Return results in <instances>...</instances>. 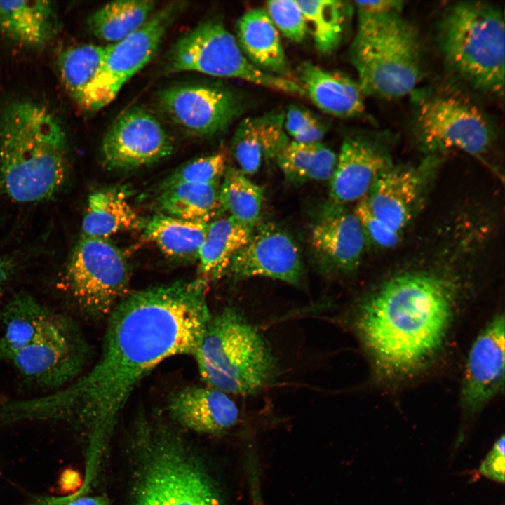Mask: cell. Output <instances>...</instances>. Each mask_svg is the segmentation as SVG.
Wrapping results in <instances>:
<instances>
[{
	"label": "cell",
	"instance_id": "cell-16",
	"mask_svg": "<svg viewBox=\"0 0 505 505\" xmlns=\"http://www.w3.org/2000/svg\"><path fill=\"white\" fill-rule=\"evenodd\" d=\"M504 317L496 315L473 342L462 388L466 411L476 412L498 394L504 384Z\"/></svg>",
	"mask_w": 505,
	"mask_h": 505
},
{
	"label": "cell",
	"instance_id": "cell-2",
	"mask_svg": "<svg viewBox=\"0 0 505 505\" xmlns=\"http://www.w3.org/2000/svg\"><path fill=\"white\" fill-rule=\"evenodd\" d=\"M454 292L444 277L408 272L391 278L359 304L355 330L383 372L410 375L436 354L452 318Z\"/></svg>",
	"mask_w": 505,
	"mask_h": 505
},
{
	"label": "cell",
	"instance_id": "cell-27",
	"mask_svg": "<svg viewBox=\"0 0 505 505\" xmlns=\"http://www.w3.org/2000/svg\"><path fill=\"white\" fill-rule=\"evenodd\" d=\"M254 229L229 215L210 222L197 258L199 278L208 283L227 275L231 259L247 243Z\"/></svg>",
	"mask_w": 505,
	"mask_h": 505
},
{
	"label": "cell",
	"instance_id": "cell-20",
	"mask_svg": "<svg viewBox=\"0 0 505 505\" xmlns=\"http://www.w3.org/2000/svg\"><path fill=\"white\" fill-rule=\"evenodd\" d=\"M366 238L355 215L342 208H324L311 231L310 243L327 266L342 272L356 269L361 260Z\"/></svg>",
	"mask_w": 505,
	"mask_h": 505
},
{
	"label": "cell",
	"instance_id": "cell-36",
	"mask_svg": "<svg viewBox=\"0 0 505 505\" xmlns=\"http://www.w3.org/2000/svg\"><path fill=\"white\" fill-rule=\"evenodd\" d=\"M265 6L268 15L283 36L295 42H301L305 39L307 25L297 1H269Z\"/></svg>",
	"mask_w": 505,
	"mask_h": 505
},
{
	"label": "cell",
	"instance_id": "cell-41",
	"mask_svg": "<svg viewBox=\"0 0 505 505\" xmlns=\"http://www.w3.org/2000/svg\"><path fill=\"white\" fill-rule=\"evenodd\" d=\"M15 270V263L11 258L0 257V294L10 281Z\"/></svg>",
	"mask_w": 505,
	"mask_h": 505
},
{
	"label": "cell",
	"instance_id": "cell-25",
	"mask_svg": "<svg viewBox=\"0 0 505 505\" xmlns=\"http://www.w3.org/2000/svg\"><path fill=\"white\" fill-rule=\"evenodd\" d=\"M58 314L27 293L17 294L3 308L0 361L29 344Z\"/></svg>",
	"mask_w": 505,
	"mask_h": 505
},
{
	"label": "cell",
	"instance_id": "cell-24",
	"mask_svg": "<svg viewBox=\"0 0 505 505\" xmlns=\"http://www.w3.org/2000/svg\"><path fill=\"white\" fill-rule=\"evenodd\" d=\"M236 40L248 60L260 69L283 76L287 62L278 31L264 9L245 12L236 25Z\"/></svg>",
	"mask_w": 505,
	"mask_h": 505
},
{
	"label": "cell",
	"instance_id": "cell-14",
	"mask_svg": "<svg viewBox=\"0 0 505 505\" xmlns=\"http://www.w3.org/2000/svg\"><path fill=\"white\" fill-rule=\"evenodd\" d=\"M173 149V140L161 122L136 107L120 114L109 128L101 154L107 168L130 170L158 162Z\"/></svg>",
	"mask_w": 505,
	"mask_h": 505
},
{
	"label": "cell",
	"instance_id": "cell-35",
	"mask_svg": "<svg viewBox=\"0 0 505 505\" xmlns=\"http://www.w3.org/2000/svg\"><path fill=\"white\" fill-rule=\"evenodd\" d=\"M226 163L224 152L194 159L177 169L159 186L177 183L219 184L227 169Z\"/></svg>",
	"mask_w": 505,
	"mask_h": 505
},
{
	"label": "cell",
	"instance_id": "cell-38",
	"mask_svg": "<svg viewBox=\"0 0 505 505\" xmlns=\"http://www.w3.org/2000/svg\"><path fill=\"white\" fill-rule=\"evenodd\" d=\"M505 438H498L480 466V472L497 483H504Z\"/></svg>",
	"mask_w": 505,
	"mask_h": 505
},
{
	"label": "cell",
	"instance_id": "cell-6",
	"mask_svg": "<svg viewBox=\"0 0 505 505\" xmlns=\"http://www.w3.org/2000/svg\"><path fill=\"white\" fill-rule=\"evenodd\" d=\"M439 46L450 70L471 86L499 97L504 89V20L501 10L464 1L446 13Z\"/></svg>",
	"mask_w": 505,
	"mask_h": 505
},
{
	"label": "cell",
	"instance_id": "cell-26",
	"mask_svg": "<svg viewBox=\"0 0 505 505\" xmlns=\"http://www.w3.org/2000/svg\"><path fill=\"white\" fill-rule=\"evenodd\" d=\"M144 222V220L130 206L123 191L102 189L90 193L88 197L81 236L108 238L119 231L142 229Z\"/></svg>",
	"mask_w": 505,
	"mask_h": 505
},
{
	"label": "cell",
	"instance_id": "cell-34",
	"mask_svg": "<svg viewBox=\"0 0 505 505\" xmlns=\"http://www.w3.org/2000/svg\"><path fill=\"white\" fill-rule=\"evenodd\" d=\"M316 49L327 54L339 45L345 22L343 3L334 0L297 1Z\"/></svg>",
	"mask_w": 505,
	"mask_h": 505
},
{
	"label": "cell",
	"instance_id": "cell-18",
	"mask_svg": "<svg viewBox=\"0 0 505 505\" xmlns=\"http://www.w3.org/2000/svg\"><path fill=\"white\" fill-rule=\"evenodd\" d=\"M421 167L391 164L377 177L365 197L371 212L393 230L400 233L412 218L424 187Z\"/></svg>",
	"mask_w": 505,
	"mask_h": 505
},
{
	"label": "cell",
	"instance_id": "cell-15",
	"mask_svg": "<svg viewBox=\"0 0 505 505\" xmlns=\"http://www.w3.org/2000/svg\"><path fill=\"white\" fill-rule=\"evenodd\" d=\"M299 248L293 237L279 226L257 227L233 257L227 275L234 281L264 277L299 285L303 278Z\"/></svg>",
	"mask_w": 505,
	"mask_h": 505
},
{
	"label": "cell",
	"instance_id": "cell-31",
	"mask_svg": "<svg viewBox=\"0 0 505 505\" xmlns=\"http://www.w3.org/2000/svg\"><path fill=\"white\" fill-rule=\"evenodd\" d=\"M107 48V46L83 44L69 48L59 56L58 66L62 81L73 100L85 109Z\"/></svg>",
	"mask_w": 505,
	"mask_h": 505
},
{
	"label": "cell",
	"instance_id": "cell-7",
	"mask_svg": "<svg viewBox=\"0 0 505 505\" xmlns=\"http://www.w3.org/2000/svg\"><path fill=\"white\" fill-rule=\"evenodd\" d=\"M164 73L197 72L235 78L286 93L305 95L301 86L285 76L264 72L245 57L236 38L216 20H207L182 35L163 61Z\"/></svg>",
	"mask_w": 505,
	"mask_h": 505
},
{
	"label": "cell",
	"instance_id": "cell-8",
	"mask_svg": "<svg viewBox=\"0 0 505 505\" xmlns=\"http://www.w3.org/2000/svg\"><path fill=\"white\" fill-rule=\"evenodd\" d=\"M130 269L123 252L108 238L81 236L69 258L65 283L75 307L86 316H109L129 292Z\"/></svg>",
	"mask_w": 505,
	"mask_h": 505
},
{
	"label": "cell",
	"instance_id": "cell-32",
	"mask_svg": "<svg viewBox=\"0 0 505 505\" xmlns=\"http://www.w3.org/2000/svg\"><path fill=\"white\" fill-rule=\"evenodd\" d=\"M337 155L321 142H289L277 156L276 162L286 180L293 183L330 180Z\"/></svg>",
	"mask_w": 505,
	"mask_h": 505
},
{
	"label": "cell",
	"instance_id": "cell-12",
	"mask_svg": "<svg viewBox=\"0 0 505 505\" xmlns=\"http://www.w3.org/2000/svg\"><path fill=\"white\" fill-rule=\"evenodd\" d=\"M173 1L155 11L138 30L108 45L98 76L89 93L87 110L109 105L122 86L156 55L168 29L184 8Z\"/></svg>",
	"mask_w": 505,
	"mask_h": 505
},
{
	"label": "cell",
	"instance_id": "cell-10",
	"mask_svg": "<svg viewBox=\"0 0 505 505\" xmlns=\"http://www.w3.org/2000/svg\"><path fill=\"white\" fill-rule=\"evenodd\" d=\"M415 130L422 145L431 152L455 148L480 156L494 141L493 127L484 113L454 95L423 100L417 109Z\"/></svg>",
	"mask_w": 505,
	"mask_h": 505
},
{
	"label": "cell",
	"instance_id": "cell-17",
	"mask_svg": "<svg viewBox=\"0 0 505 505\" xmlns=\"http://www.w3.org/2000/svg\"><path fill=\"white\" fill-rule=\"evenodd\" d=\"M391 164L387 152L377 142L360 137H347L330 179L325 208H342L359 202L367 196L378 175Z\"/></svg>",
	"mask_w": 505,
	"mask_h": 505
},
{
	"label": "cell",
	"instance_id": "cell-37",
	"mask_svg": "<svg viewBox=\"0 0 505 505\" xmlns=\"http://www.w3.org/2000/svg\"><path fill=\"white\" fill-rule=\"evenodd\" d=\"M354 212L361 224L366 240L382 248H393L398 244L400 233L393 230L374 215L365 198L357 203Z\"/></svg>",
	"mask_w": 505,
	"mask_h": 505
},
{
	"label": "cell",
	"instance_id": "cell-19",
	"mask_svg": "<svg viewBox=\"0 0 505 505\" xmlns=\"http://www.w3.org/2000/svg\"><path fill=\"white\" fill-rule=\"evenodd\" d=\"M167 404L174 421L200 433H222L238 419V409L228 394L207 385L181 388L170 396Z\"/></svg>",
	"mask_w": 505,
	"mask_h": 505
},
{
	"label": "cell",
	"instance_id": "cell-11",
	"mask_svg": "<svg viewBox=\"0 0 505 505\" xmlns=\"http://www.w3.org/2000/svg\"><path fill=\"white\" fill-rule=\"evenodd\" d=\"M88 354V344L77 325L57 314L29 344L7 361L27 381L55 389L76 379Z\"/></svg>",
	"mask_w": 505,
	"mask_h": 505
},
{
	"label": "cell",
	"instance_id": "cell-1",
	"mask_svg": "<svg viewBox=\"0 0 505 505\" xmlns=\"http://www.w3.org/2000/svg\"><path fill=\"white\" fill-rule=\"evenodd\" d=\"M208 284L197 278L130 292L107 318L95 365L67 387L24 399L25 417L81 425L89 438L87 459L98 462L120 413L143 378L167 358L194 356L212 316Z\"/></svg>",
	"mask_w": 505,
	"mask_h": 505
},
{
	"label": "cell",
	"instance_id": "cell-23",
	"mask_svg": "<svg viewBox=\"0 0 505 505\" xmlns=\"http://www.w3.org/2000/svg\"><path fill=\"white\" fill-rule=\"evenodd\" d=\"M54 6L46 1H0V34L18 44L41 48L56 30Z\"/></svg>",
	"mask_w": 505,
	"mask_h": 505
},
{
	"label": "cell",
	"instance_id": "cell-42",
	"mask_svg": "<svg viewBox=\"0 0 505 505\" xmlns=\"http://www.w3.org/2000/svg\"><path fill=\"white\" fill-rule=\"evenodd\" d=\"M64 505H109L107 499L101 496H80L63 503Z\"/></svg>",
	"mask_w": 505,
	"mask_h": 505
},
{
	"label": "cell",
	"instance_id": "cell-30",
	"mask_svg": "<svg viewBox=\"0 0 505 505\" xmlns=\"http://www.w3.org/2000/svg\"><path fill=\"white\" fill-rule=\"evenodd\" d=\"M151 0H119L101 6L87 20L88 28L100 40L119 42L138 30L154 13Z\"/></svg>",
	"mask_w": 505,
	"mask_h": 505
},
{
	"label": "cell",
	"instance_id": "cell-40",
	"mask_svg": "<svg viewBox=\"0 0 505 505\" xmlns=\"http://www.w3.org/2000/svg\"><path fill=\"white\" fill-rule=\"evenodd\" d=\"M319 121L320 119L309 109L292 105L284 115V129L287 134L294 137Z\"/></svg>",
	"mask_w": 505,
	"mask_h": 505
},
{
	"label": "cell",
	"instance_id": "cell-13",
	"mask_svg": "<svg viewBox=\"0 0 505 505\" xmlns=\"http://www.w3.org/2000/svg\"><path fill=\"white\" fill-rule=\"evenodd\" d=\"M165 114L178 128L198 137H208L225 130L241 112V97L229 88L215 83L177 84L158 95Z\"/></svg>",
	"mask_w": 505,
	"mask_h": 505
},
{
	"label": "cell",
	"instance_id": "cell-39",
	"mask_svg": "<svg viewBox=\"0 0 505 505\" xmlns=\"http://www.w3.org/2000/svg\"><path fill=\"white\" fill-rule=\"evenodd\" d=\"M358 20L373 19L401 13L404 1L394 0L355 1Z\"/></svg>",
	"mask_w": 505,
	"mask_h": 505
},
{
	"label": "cell",
	"instance_id": "cell-3",
	"mask_svg": "<svg viewBox=\"0 0 505 505\" xmlns=\"http://www.w3.org/2000/svg\"><path fill=\"white\" fill-rule=\"evenodd\" d=\"M65 131L46 107L27 100L0 114V190L19 203L55 196L68 174Z\"/></svg>",
	"mask_w": 505,
	"mask_h": 505
},
{
	"label": "cell",
	"instance_id": "cell-28",
	"mask_svg": "<svg viewBox=\"0 0 505 505\" xmlns=\"http://www.w3.org/2000/svg\"><path fill=\"white\" fill-rule=\"evenodd\" d=\"M210 222L187 220L157 213L144 220L143 235L168 257L198 258Z\"/></svg>",
	"mask_w": 505,
	"mask_h": 505
},
{
	"label": "cell",
	"instance_id": "cell-5",
	"mask_svg": "<svg viewBox=\"0 0 505 505\" xmlns=\"http://www.w3.org/2000/svg\"><path fill=\"white\" fill-rule=\"evenodd\" d=\"M421 53L417 29L400 13L358 20L350 58L364 95L395 99L410 94L422 77Z\"/></svg>",
	"mask_w": 505,
	"mask_h": 505
},
{
	"label": "cell",
	"instance_id": "cell-4",
	"mask_svg": "<svg viewBox=\"0 0 505 505\" xmlns=\"http://www.w3.org/2000/svg\"><path fill=\"white\" fill-rule=\"evenodd\" d=\"M193 356L206 385L227 394H256L278 372L269 342L231 306L211 316Z\"/></svg>",
	"mask_w": 505,
	"mask_h": 505
},
{
	"label": "cell",
	"instance_id": "cell-33",
	"mask_svg": "<svg viewBox=\"0 0 505 505\" xmlns=\"http://www.w3.org/2000/svg\"><path fill=\"white\" fill-rule=\"evenodd\" d=\"M223 177L219 188L221 208L234 219L254 229L261 215L263 188L235 168H227Z\"/></svg>",
	"mask_w": 505,
	"mask_h": 505
},
{
	"label": "cell",
	"instance_id": "cell-29",
	"mask_svg": "<svg viewBox=\"0 0 505 505\" xmlns=\"http://www.w3.org/2000/svg\"><path fill=\"white\" fill-rule=\"evenodd\" d=\"M219 188L218 184L159 186L154 206L160 214L187 220L211 222L221 208Z\"/></svg>",
	"mask_w": 505,
	"mask_h": 505
},
{
	"label": "cell",
	"instance_id": "cell-22",
	"mask_svg": "<svg viewBox=\"0 0 505 505\" xmlns=\"http://www.w3.org/2000/svg\"><path fill=\"white\" fill-rule=\"evenodd\" d=\"M299 78L305 95L327 114L351 117L364 110V94L358 83L343 73L304 62L299 68Z\"/></svg>",
	"mask_w": 505,
	"mask_h": 505
},
{
	"label": "cell",
	"instance_id": "cell-9",
	"mask_svg": "<svg viewBox=\"0 0 505 505\" xmlns=\"http://www.w3.org/2000/svg\"><path fill=\"white\" fill-rule=\"evenodd\" d=\"M144 458L133 505H224L208 473L173 442H156Z\"/></svg>",
	"mask_w": 505,
	"mask_h": 505
},
{
	"label": "cell",
	"instance_id": "cell-21",
	"mask_svg": "<svg viewBox=\"0 0 505 505\" xmlns=\"http://www.w3.org/2000/svg\"><path fill=\"white\" fill-rule=\"evenodd\" d=\"M284 114L269 113L243 119L231 139V152L239 170L254 175L268 160L276 159L289 142Z\"/></svg>",
	"mask_w": 505,
	"mask_h": 505
}]
</instances>
